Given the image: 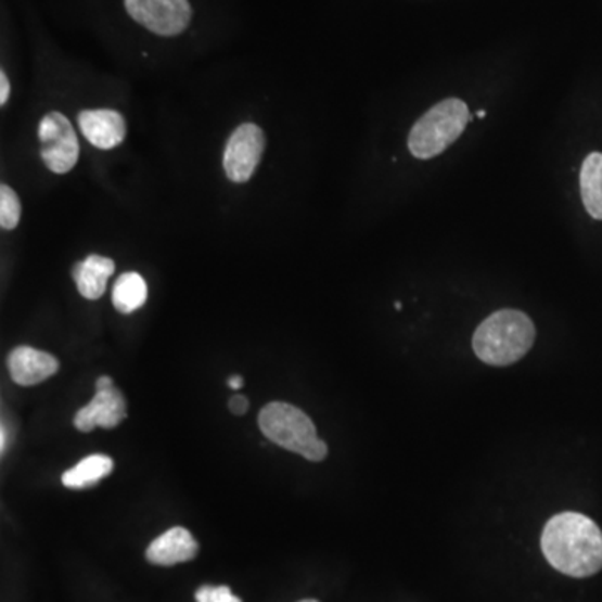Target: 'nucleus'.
<instances>
[{
  "label": "nucleus",
  "instance_id": "f257e3e1",
  "mask_svg": "<svg viewBox=\"0 0 602 602\" xmlns=\"http://www.w3.org/2000/svg\"><path fill=\"white\" fill-rule=\"evenodd\" d=\"M546 559L559 573L589 577L602 569V533L579 512H562L546 524L540 537Z\"/></svg>",
  "mask_w": 602,
  "mask_h": 602
},
{
  "label": "nucleus",
  "instance_id": "f03ea898",
  "mask_svg": "<svg viewBox=\"0 0 602 602\" xmlns=\"http://www.w3.org/2000/svg\"><path fill=\"white\" fill-rule=\"evenodd\" d=\"M536 326L518 310L496 311L482 321L472 338L475 355L492 367H508L521 360L533 348Z\"/></svg>",
  "mask_w": 602,
  "mask_h": 602
},
{
  "label": "nucleus",
  "instance_id": "7ed1b4c3",
  "mask_svg": "<svg viewBox=\"0 0 602 602\" xmlns=\"http://www.w3.org/2000/svg\"><path fill=\"white\" fill-rule=\"evenodd\" d=\"M258 425L268 440L298 453L310 462H321L329 447L317 435V427L304 410L285 401H271L258 417Z\"/></svg>",
  "mask_w": 602,
  "mask_h": 602
},
{
  "label": "nucleus",
  "instance_id": "20e7f679",
  "mask_svg": "<svg viewBox=\"0 0 602 602\" xmlns=\"http://www.w3.org/2000/svg\"><path fill=\"white\" fill-rule=\"evenodd\" d=\"M471 120V111L460 99L450 98L435 104L410 129V153L417 159L438 156L464 135Z\"/></svg>",
  "mask_w": 602,
  "mask_h": 602
},
{
  "label": "nucleus",
  "instance_id": "39448f33",
  "mask_svg": "<svg viewBox=\"0 0 602 602\" xmlns=\"http://www.w3.org/2000/svg\"><path fill=\"white\" fill-rule=\"evenodd\" d=\"M37 136L40 141V156L44 165L55 175H66L79 159V141L71 120L64 114H46L39 123Z\"/></svg>",
  "mask_w": 602,
  "mask_h": 602
},
{
  "label": "nucleus",
  "instance_id": "423d86ee",
  "mask_svg": "<svg viewBox=\"0 0 602 602\" xmlns=\"http://www.w3.org/2000/svg\"><path fill=\"white\" fill-rule=\"evenodd\" d=\"M125 5L136 23L157 36H178L193 17L188 0H125Z\"/></svg>",
  "mask_w": 602,
  "mask_h": 602
},
{
  "label": "nucleus",
  "instance_id": "0eeeda50",
  "mask_svg": "<svg viewBox=\"0 0 602 602\" xmlns=\"http://www.w3.org/2000/svg\"><path fill=\"white\" fill-rule=\"evenodd\" d=\"M265 135L252 123L241 125L228 139L225 148V172L233 183H246L264 156Z\"/></svg>",
  "mask_w": 602,
  "mask_h": 602
},
{
  "label": "nucleus",
  "instance_id": "6e6552de",
  "mask_svg": "<svg viewBox=\"0 0 602 602\" xmlns=\"http://www.w3.org/2000/svg\"><path fill=\"white\" fill-rule=\"evenodd\" d=\"M128 417L126 400L114 387L113 380L101 375L95 380V395L88 406L74 417L77 431L92 432L95 427L114 428Z\"/></svg>",
  "mask_w": 602,
  "mask_h": 602
},
{
  "label": "nucleus",
  "instance_id": "1a4fd4ad",
  "mask_svg": "<svg viewBox=\"0 0 602 602\" xmlns=\"http://www.w3.org/2000/svg\"><path fill=\"white\" fill-rule=\"evenodd\" d=\"M77 125L98 150H113L126 138V120L114 110H88L77 116Z\"/></svg>",
  "mask_w": 602,
  "mask_h": 602
},
{
  "label": "nucleus",
  "instance_id": "9d476101",
  "mask_svg": "<svg viewBox=\"0 0 602 602\" xmlns=\"http://www.w3.org/2000/svg\"><path fill=\"white\" fill-rule=\"evenodd\" d=\"M8 367L15 384L21 387H33L54 375L59 370V361L48 351H40L23 345L11 351Z\"/></svg>",
  "mask_w": 602,
  "mask_h": 602
},
{
  "label": "nucleus",
  "instance_id": "9b49d317",
  "mask_svg": "<svg viewBox=\"0 0 602 602\" xmlns=\"http://www.w3.org/2000/svg\"><path fill=\"white\" fill-rule=\"evenodd\" d=\"M197 555V542L184 527H172L151 542L146 559L154 566H176Z\"/></svg>",
  "mask_w": 602,
  "mask_h": 602
},
{
  "label": "nucleus",
  "instance_id": "f8f14e48",
  "mask_svg": "<svg viewBox=\"0 0 602 602\" xmlns=\"http://www.w3.org/2000/svg\"><path fill=\"white\" fill-rule=\"evenodd\" d=\"M116 270L113 259L101 255H89L85 261L73 267V278L80 295L98 299L106 292L107 280Z\"/></svg>",
  "mask_w": 602,
  "mask_h": 602
},
{
  "label": "nucleus",
  "instance_id": "ddd939ff",
  "mask_svg": "<svg viewBox=\"0 0 602 602\" xmlns=\"http://www.w3.org/2000/svg\"><path fill=\"white\" fill-rule=\"evenodd\" d=\"M580 196L594 219H602V153H591L580 168Z\"/></svg>",
  "mask_w": 602,
  "mask_h": 602
},
{
  "label": "nucleus",
  "instance_id": "4468645a",
  "mask_svg": "<svg viewBox=\"0 0 602 602\" xmlns=\"http://www.w3.org/2000/svg\"><path fill=\"white\" fill-rule=\"evenodd\" d=\"M114 462L111 457L104 453H94L80 460L79 464L74 465L69 471L64 472L63 484L69 489H86L92 487L98 482L113 472Z\"/></svg>",
  "mask_w": 602,
  "mask_h": 602
},
{
  "label": "nucleus",
  "instance_id": "2eb2a0df",
  "mask_svg": "<svg viewBox=\"0 0 602 602\" xmlns=\"http://www.w3.org/2000/svg\"><path fill=\"white\" fill-rule=\"evenodd\" d=\"M114 308L120 313H132L146 304L148 285L144 278L135 271L120 274L114 283L113 295Z\"/></svg>",
  "mask_w": 602,
  "mask_h": 602
},
{
  "label": "nucleus",
  "instance_id": "dca6fc26",
  "mask_svg": "<svg viewBox=\"0 0 602 602\" xmlns=\"http://www.w3.org/2000/svg\"><path fill=\"white\" fill-rule=\"evenodd\" d=\"M21 201L8 184L0 187V227L2 230H14L21 221Z\"/></svg>",
  "mask_w": 602,
  "mask_h": 602
},
{
  "label": "nucleus",
  "instance_id": "f3484780",
  "mask_svg": "<svg viewBox=\"0 0 602 602\" xmlns=\"http://www.w3.org/2000/svg\"><path fill=\"white\" fill-rule=\"evenodd\" d=\"M194 598L196 602H241L228 586H203L197 589Z\"/></svg>",
  "mask_w": 602,
  "mask_h": 602
},
{
  "label": "nucleus",
  "instance_id": "a211bd4d",
  "mask_svg": "<svg viewBox=\"0 0 602 602\" xmlns=\"http://www.w3.org/2000/svg\"><path fill=\"white\" fill-rule=\"evenodd\" d=\"M248 406V398L243 397V395H234L230 400V410L234 415H245Z\"/></svg>",
  "mask_w": 602,
  "mask_h": 602
},
{
  "label": "nucleus",
  "instance_id": "6ab92c4d",
  "mask_svg": "<svg viewBox=\"0 0 602 602\" xmlns=\"http://www.w3.org/2000/svg\"><path fill=\"white\" fill-rule=\"evenodd\" d=\"M9 92H11V85H9L8 76L5 73H0V104L2 106L8 103Z\"/></svg>",
  "mask_w": 602,
  "mask_h": 602
},
{
  "label": "nucleus",
  "instance_id": "aec40b11",
  "mask_svg": "<svg viewBox=\"0 0 602 602\" xmlns=\"http://www.w3.org/2000/svg\"><path fill=\"white\" fill-rule=\"evenodd\" d=\"M228 387L238 390V388L243 387V379H241L240 375H231L230 379H228Z\"/></svg>",
  "mask_w": 602,
  "mask_h": 602
},
{
  "label": "nucleus",
  "instance_id": "412c9836",
  "mask_svg": "<svg viewBox=\"0 0 602 602\" xmlns=\"http://www.w3.org/2000/svg\"><path fill=\"white\" fill-rule=\"evenodd\" d=\"M477 117H478V119H484V117H486V111H484V110L478 111Z\"/></svg>",
  "mask_w": 602,
  "mask_h": 602
},
{
  "label": "nucleus",
  "instance_id": "4be33fe9",
  "mask_svg": "<svg viewBox=\"0 0 602 602\" xmlns=\"http://www.w3.org/2000/svg\"><path fill=\"white\" fill-rule=\"evenodd\" d=\"M299 602H318V601H315V599H305V601H299Z\"/></svg>",
  "mask_w": 602,
  "mask_h": 602
},
{
  "label": "nucleus",
  "instance_id": "5701e85b",
  "mask_svg": "<svg viewBox=\"0 0 602 602\" xmlns=\"http://www.w3.org/2000/svg\"><path fill=\"white\" fill-rule=\"evenodd\" d=\"M395 308H397L398 311L401 310V305L400 304H395Z\"/></svg>",
  "mask_w": 602,
  "mask_h": 602
}]
</instances>
